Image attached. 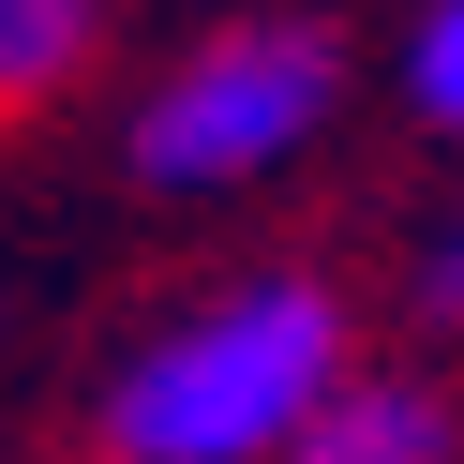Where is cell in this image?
Returning <instances> with one entry per match:
<instances>
[{
    "label": "cell",
    "mask_w": 464,
    "mask_h": 464,
    "mask_svg": "<svg viewBox=\"0 0 464 464\" xmlns=\"http://www.w3.org/2000/svg\"><path fill=\"white\" fill-rule=\"evenodd\" d=\"M344 374H360L344 300L300 270H255L105 374V464H285L344 404Z\"/></svg>",
    "instance_id": "6da1fadb"
},
{
    "label": "cell",
    "mask_w": 464,
    "mask_h": 464,
    "mask_svg": "<svg viewBox=\"0 0 464 464\" xmlns=\"http://www.w3.org/2000/svg\"><path fill=\"white\" fill-rule=\"evenodd\" d=\"M330 105H344V45L300 31V15H255V31H210L150 105H135L121 150H135L150 195H240V180H270Z\"/></svg>",
    "instance_id": "7a4b0ae2"
},
{
    "label": "cell",
    "mask_w": 464,
    "mask_h": 464,
    "mask_svg": "<svg viewBox=\"0 0 464 464\" xmlns=\"http://www.w3.org/2000/svg\"><path fill=\"white\" fill-rule=\"evenodd\" d=\"M285 464H464V404L420 390V374H344V404Z\"/></svg>",
    "instance_id": "3957f363"
},
{
    "label": "cell",
    "mask_w": 464,
    "mask_h": 464,
    "mask_svg": "<svg viewBox=\"0 0 464 464\" xmlns=\"http://www.w3.org/2000/svg\"><path fill=\"white\" fill-rule=\"evenodd\" d=\"M91 31H105V0H0V91L45 105L75 61H91Z\"/></svg>",
    "instance_id": "277c9868"
},
{
    "label": "cell",
    "mask_w": 464,
    "mask_h": 464,
    "mask_svg": "<svg viewBox=\"0 0 464 464\" xmlns=\"http://www.w3.org/2000/svg\"><path fill=\"white\" fill-rule=\"evenodd\" d=\"M420 300H434V314H464V225H450V240H434V270H420Z\"/></svg>",
    "instance_id": "5b68a950"
}]
</instances>
